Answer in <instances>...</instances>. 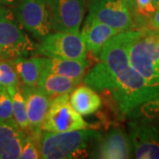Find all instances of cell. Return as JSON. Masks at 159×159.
<instances>
[{
    "label": "cell",
    "mask_w": 159,
    "mask_h": 159,
    "mask_svg": "<svg viewBox=\"0 0 159 159\" xmlns=\"http://www.w3.org/2000/svg\"><path fill=\"white\" fill-rule=\"evenodd\" d=\"M127 31L111 37L99 54V63L87 74L84 83L112 102L122 118L159 91L131 66Z\"/></svg>",
    "instance_id": "6da1fadb"
},
{
    "label": "cell",
    "mask_w": 159,
    "mask_h": 159,
    "mask_svg": "<svg viewBox=\"0 0 159 159\" xmlns=\"http://www.w3.org/2000/svg\"><path fill=\"white\" fill-rule=\"evenodd\" d=\"M102 137L101 132L88 128L59 134L45 131L40 139V158L89 157L91 151Z\"/></svg>",
    "instance_id": "7a4b0ae2"
},
{
    "label": "cell",
    "mask_w": 159,
    "mask_h": 159,
    "mask_svg": "<svg viewBox=\"0 0 159 159\" xmlns=\"http://www.w3.org/2000/svg\"><path fill=\"white\" fill-rule=\"evenodd\" d=\"M158 31L151 29H131L128 57L131 66L149 84L159 87Z\"/></svg>",
    "instance_id": "3957f363"
},
{
    "label": "cell",
    "mask_w": 159,
    "mask_h": 159,
    "mask_svg": "<svg viewBox=\"0 0 159 159\" xmlns=\"http://www.w3.org/2000/svg\"><path fill=\"white\" fill-rule=\"evenodd\" d=\"M12 11L0 6V59L11 61L26 57L36 50Z\"/></svg>",
    "instance_id": "277c9868"
},
{
    "label": "cell",
    "mask_w": 159,
    "mask_h": 159,
    "mask_svg": "<svg viewBox=\"0 0 159 159\" xmlns=\"http://www.w3.org/2000/svg\"><path fill=\"white\" fill-rule=\"evenodd\" d=\"M68 94H64L52 99L47 111L42 129L50 133L59 134L89 128L81 115L71 105Z\"/></svg>",
    "instance_id": "5b68a950"
},
{
    "label": "cell",
    "mask_w": 159,
    "mask_h": 159,
    "mask_svg": "<svg viewBox=\"0 0 159 159\" xmlns=\"http://www.w3.org/2000/svg\"><path fill=\"white\" fill-rule=\"evenodd\" d=\"M35 53L44 57L86 59L87 49L79 31L56 32L47 34L36 47Z\"/></svg>",
    "instance_id": "8992f818"
},
{
    "label": "cell",
    "mask_w": 159,
    "mask_h": 159,
    "mask_svg": "<svg viewBox=\"0 0 159 159\" xmlns=\"http://www.w3.org/2000/svg\"><path fill=\"white\" fill-rule=\"evenodd\" d=\"M128 130L134 157L159 159V119H130Z\"/></svg>",
    "instance_id": "52a82bcc"
},
{
    "label": "cell",
    "mask_w": 159,
    "mask_h": 159,
    "mask_svg": "<svg viewBox=\"0 0 159 159\" xmlns=\"http://www.w3.org/2000/svg\"><path fill=\"white\" fill-rule=\"evenodd\" d=\"M14 15L25 30L36 39H43L52 27L47 0H20Z\"/></svg>",
    "instance_id": "ba28073f"
},
{
    "label": "cell",
    "mask_w": 159,
    "mask_h": 159,
    "mask_svg": "<svg viewBox=\"0 0 159 159\" xmlns=\"http://www.w3.org/2000/svg\"><path fill=\"white\" fill-rule=\"evenodd\" d=\"M89 13L119 33L134 29L135 20L125 0H89Z\"/></svg>",
    "instance_id": "9c48e42d"
},
{
    "label": "cell",
    "mask_w": 159,
    "mask_h": 159,
    "mask_svg": "<svg viewBox=\"0 0 159 159\" xmlns=\"http://www.w3.org/2000/svg\"><path fill=\"white\" fill-rule=\"evenodd\" d=\"M52 29L77 32L85 13L86 0H47Z\"/></svg>",
    "instance_id": "30bf717a"
},
{
    "label": "cell",
    "mask_w": 159,
    "mask_h": 159,
    "mask_svg": "<svg viewBox=\"0 0 159 159\" xmlns=\"http://www.w3.org/2000/svg\"><path fill=\"white\" fill-rule=\"evenodd\" d=\"M90 158L123 159L134 157V148L129 134L119 127H113L91 151Z\"/></svg>",
    "instance_id": "8fae6325"
},
{
    "label": "cell",
    "mask_w": 159,
    "mask_h": 159,
    "mask_svg": "<svg viewBox=\"0 0 159 159\" xmlns=\"http://www.w3.org/2000/svg\"><path fill=\"white\" fill-rule=\"evenodd\" d=\"M119 33L117 29L99 21L97 18L89 13L80 34L87 51H89L94 57H99L103 46L111 37Z\"/></svg>",
    "instance_id": "7c38bea8"
},
{
    "label": "cell",
    "mask_w": 159,
    "mask_h": 159,
    "mask_svg": "<svg viewBox=\"0 0 159 159\" xmlns=\"http://www.w3.org/2000/svg\"><path fill=\"white\" fill-rule=\"evenodd\" d=\"M19 87L26 99L27 113L29 121V129L28 131L42 129V125L51 104V97L37 86L34 88L24 85H19Z\"/></svg>",
    "instance_id": "4fadbf2b"
},
{
    "label": "cell",
    "mask_w": 159,
    "mask_h": 159,
    "mask_svg": "<svg viewBox=\"0 0 159 159\" xmlns=\"http://www.w3.org/2000/svg\"><path fill=\"white\" fill-rule=\"evenodd\" d=\"M26 135L13 119L0 122V159L20 158Z\"/></svg>",
    "instance_id": "5bb4252c"
},
{
    "label": "cell",
    "mask_w": 159,
    "mask_h": 159,
    "mask_svg": "<svg viewBox=\"0 0 159 159\" xmlns=\"http://www.w3.org/2000/svg\"><path fill=\"white\" fill-rule=\"evenodd\" d=\"M88 66L89 62L86 59L44 57L43 71L72 79L81 80L87 72Z\"/></svg>",
    "instance_id": "9a60e30c"
},
{
    "label": "cell",
    "mask_w": 159,
    "mask_h": 159,
    "mask_svg": "<svg viewBox=\"0 0 159 159\" xmlns=\"http://www.w3.org/2000/svg\"><path fill=\"white\" fill-rule=\"evenodd\" d=\"M17 73L21 85L29 88L37 86L44 68V57H20L10 61Z\"/></svg>",
    "instance_id": "2e32d148"
},
{
    "label": "cell",
    "mask_w": 159,
    "mask_h": 159,
    "mask_svg": "<svg viewBox=\"0 0 159 159\" xmlns=\"http://www.w3.org/2000/svg\"><path fill=\"white\" fill-rule=\"evenodd\" d=\"M81 80H75L43 71L37 87L49 97H56L64 94H69L80 83Z\"/></svg>",
    "instance_id": "e0dca14e"
},
{
    "label": "cell",
    "mask_w": 159,
    "mask_h": 159,
    "mask_svg": "<svg viewBox=\"0 0 159 159\" xmlns=\"http://www.w3.org/2000/svg\"><path fill=\"white\" fill-rule=\"evenodd\" d=\"M70 103L73 108L81 116L96 113L102 106L101 97L88 86H80L74 89Z\"/></svg>",
    "instance_id": "ac0fdd59"
},
{
    "label": "cell",
    "mask_w": 159,
    "mask_h": 159,
    "mask_svg": "<svg viewBox=\"0 0 159 159\" xmlns=\"http://www.w3.org/2000/svg\"><path fill=\"white\" fill-rule=\"evenodd\" d=\"M6 89L9 92L12 102L13 119L22 130L28 131L29 129V121L27 113L26 99L23 93L19 86L8 87Z\"/></svg>",
    "instance_id": "d6986e66"
},
{
    "label": "cell",
    "mask_w": 159,
    "mask_h": 159,
    "mask_svg": "<svg viewBox=\"0 0 159 159\" xmlns=\"http://www.w3.org/2000/svg\"><path fill=\"white\" fill-rule=\"evenodd\" d=\"M127 117L129 119H159V91L152 98L133 110Z\"/></svg>",
    "instance_id": "ffe728a7"
},
{
    "label": "cell",
    "mask_w": 159,
    "mask_h": 159,
    "mask_svg": "<svg viewBox=\"0 0 159 159\" xmlns=\"http://www.w3.org/2000/svg\"><path fill=\"white\" fill-rule=\"evenodd\" d=\"M157 9V6L155 0H135L134 9V20L135 25L141 26L147 20H150L155 11Z\"/></svg>",
    "instance_id": "44dd1931"
},
{
    "label": "cell",
    "mask_w": 159,
    "mask_h": 159,
    "mask_svg": "<svg viewBox=\"0 0 159 159\" xmlns=\"http://www.w3.org/2000/svg\"><path fill=\"white\" fill-rule=\"evenodd\" d=\"M19 83L17 73L11 62L0 59V86L5 88L11 86L17 87Z\"/></svg>",
    "instance_id": "7402d4cb"
},
{
    "label": "cell",
    "mask_w": 159,
    "mask_h": 159,
    "mask_svg": "<svg viewBox=\"0 0 159 159\" xmlns=\"http://www.w3.org/2000/svg\"><path fill=\"white\" fill-rule=\"evenodd\" d=\"M13 119L12 102L8 90L0 86V122Z\"/></svg>",
    "instance_id": "603a6c76"
},
{
    "label": "cell",
    "mask_w": 159,
    "mask_h": 159,
    "mask_svg": "<svg viewBox=\"0 0 159 159\" xmlns=\"http://www.w3.org/2000/svg\"><path fill=\"white\" fill-rule=\"evenodd\" d=\"M39 144L31 135H26L23 143L20 158L37 159L40 158V152L38 151ZM40 150V149H39Z\"/></svg>",
    "instance_id": "cb8c5ba5"
},
{
    "label": "cell",
    "mask_w": 159,
    "mask_h": 159,
    "mask_svg": "<svg viewBox=\"0 0 159 159\" xmlns=\"http://www.w3.org/2000/svg\"><path fill=\"white\" fill-rule=\"evenodd\" d=\"M148 23L149 29L159 31V7L157 9V11H155L153 16L150 18Z\"/></svg>",
    "instance_id": "d4e9b609"
},
{
    "label": "cell",
    "mask_w": 159,
    "mask_h": 159,
    "mask_svg": "<svg viewBox=\"0 0 159 159\" xmlns=\"http://www.w3.org/2000/svg\"><path fill=\"white\" fill-rule=\"evenodd\" d=\"M125 2L127 3V5L129 6L131 8V10L133 11L134 17V9H135V0H125Z\"/></svg>",
    "instance_id": "484cf974"
},
{
    "label": "cell",
    "mask_w": 159,
    "mask_h": 159,
    "mask_svg": "<svg viewBox=\"0 0 159 159\" xmlns=\"http://www.w3.org/2000/svg\"><path fill=\"white\" fill-rule=\"evenodd\" d=\"M14 1H15V0H0V6L10 5L11 3H13Z\"/></svg>",
    "instance_id": "4316f807"
},
{
    "label": "cell",
    "mask_w": 159,
    "mask_h": 159,
    "mask_svg": "<svg viewBox=\"0 0 159 159\" xmlns=\"http://www.w3.org/2000/svg\"><path fill=\"white\" fill-rule=\"evenodd\" d=\"M157 47L159 49V31H158V34H157Z\"/></svg>",
    "instance_id": "83f0119b"
},
{
    "label": "cell",
    "mask_w": 159,
    "mask_h": 159,
    "mask_svg": "<svg viewBox=\"0 0 159 159\" xmlns=\"http://www.w3.org/2000/svg\"><path fill=\"white\" fill-rule=\"evenodd\" d=\"M156 1V4H157V8L159 7V0H155Z\"/></svg>",
    "instance_id": "f1b7e54d"
}]
</instances>
